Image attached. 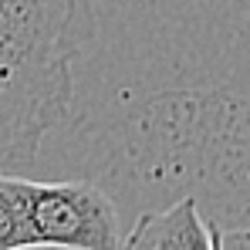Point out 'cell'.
I'll use <instances>...</instances> for the list:
<instances>
[{
    "mask_svg": "<svg viewBox=\"0 0 250 250\" xmlns=\"http://www.w3.org/2000/svg\"><path fill=\"white\" fill-rule=\"evenodd\" d=\"M119 250H213L209 220H203L196 196H183L166 209L139 216Z\"/></svg>",
    "mask_w": 250,
    "mask_h": 250,
    "instance_id": "cell-3",
    "label": "cell"
},
{
    "mask_svg": "<svg viewBox=\"0 0 250 250\" xmlns=\"http://www.w3.org/2000/svg\"><path fill=\"white\" fill-rule=\"evenodd\" d=\"M27 186H31V179L0 172V250H31Z\"/></svg>",
    "mask_w": 250,
    "mask_h": 250,
    "instance_id": "cell-4",
    "label": "cell"
},
{
    "mask_svg": "<svg viewBox=\"0 0 250 250\" xmlns=\"http://www.w3.org/2000/svg\"><path fill=\"white\" fill-rule=\"evenodd\" d=\"M31 247L54 250H119L122 227L112 196L88 179L27 186Z\"/></svg>",
    "mask_w": 250,
    "mask_h": 250,
    "instance_id": "cell-2",
    "label": "cell"
},
{
    "mask_svg": "<svg viewBox=\"0 0 250 250\" xmlns=\"http://www.w3.org/2000/svg\"><path fill=\"white\" fill-rule=\"evenodd\" d=\"M84 0H0V172L31 166L75 98Z\"/></svg>",
    "mask_w": 250,
    "mask_h": 250,
    "instance_id": "cell-1",
    "label": "cell"
},
{
    "mask_svg": "<svg viewBox=\"0 0 250 250\" xmlns=\"http://www.w3.org/2000/svg\"><path fill=\"white\" fill-rule=\"evenodd\" d=\"M209 240H213V250H250V213L233 227L209 223Z\"/></svg>",
    "mask_w": 250,
    "mask_h": 250,
    "instance_id": "cell-5",
    "label": "cell"
}]
</instances>
